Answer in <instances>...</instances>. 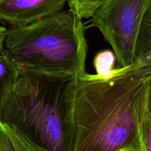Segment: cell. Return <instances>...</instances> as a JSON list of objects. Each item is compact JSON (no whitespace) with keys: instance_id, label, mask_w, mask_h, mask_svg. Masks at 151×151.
<instances>
[{"instance_id":"1","label":"cell","mask_w":151,"mask_h":151,"mask_svg":"<svg viewBox=\"0 0 151 151\" xmlns=\"http://www.w3.org/2000/svg\"><path fill=\"white\" fill-rule=\"evenodd\" d=\"M147 79L124 68L106 78L77 79L73 104V151H142L141 115Z\"/></svg>"},{"instance_id":"2","label":"cell","mask_w":151,"mask_h":151,"mask_svg":"<svg viewBox=\"0 0 151 151\" xmlns=\"http://www.w3.org/2000/svg\"><path fill=\"white\" fill-rule=\"evenodd\" d=\"M76 81L19 69L0 109V122L37 151H73Z\"/></svg>"},{"instance_id":"3","label":"cell","mask_w":151,"mask_h":151,"mask_svg":"<svg viewBox=\"0 0 151 151\" xmlns=\"http://www.w3.org/2000/svg\"><path fill=\"white\" fill-rule=\"evenodd\" d=\"M3 46L19 69L75 79L86 73L85 27L70 10L8 28Z\"/></svg>"},{"instance_id":"4","label":"cell","mask_w":151,"mask_h":151,"mask_svg":"<svg viewBox=\"0 0 151 151\" xmlns=\"http://www.w3.org/2000/svg\"><path fill=\"white\" fill-rule=\"evenodd\" d=\"M150 0H106L91 16L113 50L119 68L137 61L136 48L140 27Z\"/></svg>"},{"instance_id":"5","label":"cell","mask_w":151,"mask_h":151,"mask_svg":"<svg viewBox=\"0 0 151 151\" xmlns=\"http://www.w3.org/2000/svg\"><path fill=\"white\" fill-rule=\"evenodd\" d=\"M67 0H0V22L25 26L62 10Z\"/></svg>"},{"instance_id":"6","label":"cell","mask_w":151,"mask_h":151,"mask_svg":"<svg viewBox=\"0 0 151 151\" xmlns=\"http://www.w3.org/2000/svg\"><path fill=\"white\" fill-rule=\"evenodd\" d=\"M19 74V68L10 60L4 49L0 50V109Z\"/></svg>"},{"instance_id":"7","label":"cell","mask_w":151,"mask_h":151,"mask_svg":"<svg viewBox=\"0 0 151 151\" xmlns=\"http://www.w3.org/2000/svg\"><path fill=\"white\" fill-rule=\"evenodd\" d=\"M0 151H37L22 137L0 122Z\"/></svg>"},{"instance_id":"8","label":"cell","mask_w":151,"mask_h":151,"mask_svg":"<svg viewBox=\"0 0 151 151\" xmlns=\"http://www.w3.org/2000/svg\"><path fill=\"white\" fill-rule=\"evenodd\" d=\"M151 50V0L145 10L137 38V60Z\"/></svg>"},{"instance_id":"9","label":"cell","mask_w":151,"mask_h":151,"mask_svg":"<svg viewBox=\"0 0 151 151\" xmlns=\"http://www.w3.org/2000/svg\"><path fill=\"white\" fill-rule=\"evenodd\" d=\"M106 0H67L69 10L78 18L83 19H91L96 10Z\"/></svg>"},{"instance_id":"10","label":"cell","mask_w":151,"mask_h":151,"mask_svg":"<svg viewBox=\"0 0 151 151\" xmlns=\"http://www.w3.org/2000/svg\"><path fill=\"white\" fill-rule=\"evenodd\" d=\"M115 60L116 58L114 54L110 50L102 51L97 53L94 60L97 75L103 78L110 76L114 70L113 66Z\"/></svg>"},{"instance_id":"11","label":"cell","mask_w":151,"mask_h":151,"mask_svg":"<svg viewBox=\"0 0 151 151\" xmlns=\"http://www.w3.org/2000/svg\"><path fill=\"white\" fill-rule=\"evenodd\" d=\"M147 97L143 106L141 115L142 151H151V120L147 111Z\"/></svg>"},{"instance_id":"12","label":"cell","mask_w":151,"mask_h":151,"mask_svg":"<svg viewBox=\"0 0 151 151\" xmlns=\"http://www.w3.org/2000/svg\"><path fill=\"white\" fill-rule=\"evenodd\" d=\"M124 69L131 71L143 79H147L151 75V50L142 56L131 66Z\"/></svg>"},{"instance_id":"13","label":"cell","mask_w":151,"mask_h":151,"mask_svg":"<svg viewBox=\"0 0 151 151\" xmlns=\"http://www.w3.org/2000/svg\"><path fill=\"white\" fill-rule=\"evenodd\" d=\"M147 86H148V89H147V111H148L149 116L151 120V75L147 78Z\"/></svg>"}]
</instances>
